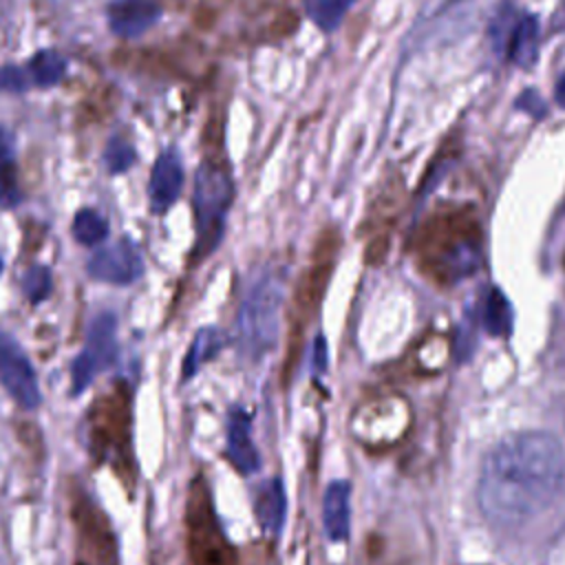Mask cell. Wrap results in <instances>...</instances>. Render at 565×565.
<instances>
[{"instance_id":"cell-9","label":"cell","mask_w":565,"mask_h":565,"mask_svg":"<svg viewBox=\"0 0 565 565\" xmlns=\"http://www.w3.org/2000/svg\"><path fill=\"white\" fill-rule=\"evenodd\" d=\"M93 278L110 285H130L143 274V258L130 238H117L99 247L86 263Z\"/></svg>"},{"instance_id":"cell-27","label":"cell","mask_w":565,"mask_h":565,"mask_svg":"<svg viewBox=\"0 0 565 565\" xmlns=\"http://www.w3.org/2000/svg\"><path fill=\"white\" fill-rule=\"evenodd\" d=\"M554 97H556L558 106H563V108H565V71L561 73V77H558V82H556V88H554Z\"/></svg>"},{"instance_id":"cell-20","label":"cell","mask_w":565,"mask_h":565,"mask_svg":"<svg viewBox=\"0 0 565 565\" xmlns=\"http://www.w3.org/2000/svg\"><path fill=\"white\" fill-rule=\"evenodd\" d=\"M355 0H305L307 18L322 31H335Z\"/></svg>"},{"instance_id":"cell-6","label":"cell","mask_w":565,"mask_h":565,"mask_svg":"<svg viewBox=\"0 0 565 565\" xmlns=\"http://www.w3.org/2000/svg\"><path fill=\"white\" fill-rule=\"evenodd\" d=\"M75 565H117V539L102 508L79 488L71 494Z\"/></svg>"},{"instance_id":"cell-5","label":"cell","mask_w":565,"mask_h":565,"mask_svg":"<svg viewBox=\"0 0 565 565\" xmlns=\"http://www.w3.org/2000/svg\"><path fill=\"white\" fill-rule=\"evenodd\" d=\"M232 199H234V185L225 168L214 163H201L194 174V190H192L199 258H207L221 245Z\"/></svg>"},{"instance_id":"cell-2","label":"cell","mask_w":565,"mask_h":565,"mask_svg":"<svg viewBox=\"0 0 565 565\" xmlns=\"http://www.w3.org/2000/svg\"><path fill=\"white\" fill-rule=\"evenodd\" d=\"M86 439L93 461L108 466L128 490L135 488L137 466L132 450V408L130 391L124 384H115L93 402L86 415Z\"/></svg>"},{"instance_id":"cell-22","label":"cell","mask_w":565,"mask_h":565,"mask_svg":"<svg viewBox=\"0 0 565 565\" xmlns=\"http://www.w3.org/2000/svg\"><path fill=\"white\" fill-rule=\"evenodd\" d=\"M73 236L82 245H99L108 236V223L97 210L82 207L73 218Z\"/></svg>"},{"instance_id":"cell-3","label":"cell","mask_w":565,"mask_h":565,"mask_svg":"<svg viewBox=\"0 0 565 565\" xmlns=\"http://www.w3.org/2000/svg\"><path fill=\"white\" fill-rule=\"evenodd\" d=\"M280 309H282V276L276 271L260 274L249 291L245 294L238 318H236V335L241 351L258 360L265 355L278 338L280 327Z\"/></svg>"},{"instance_id":"cell-12","label":"cell","mask_w":565,"mask_h":565,"mask_svg":"<svg viewBox=\"0 0 565 565\" xmlns=\"http://www.w3.org/2000/svg\"><path fill=\"white\" fill-rule=\"evenodd\" d=\"M408 426V408L404 402L391 404L384 408V415H377V408H369L364 415L360 413L353 422L355 435L364 444H388L395 441Z\"/></svg>"},{"instance_id":"cell-15","label":"cell","mask_w":565,"mask_h":565,"mask_svg":"<svg viewBox=\"0 0 565 565\" xmlns=\"http://www.w3.org/2000/svg\"><path fill=\"white\" fill-rule=\"evenodd\" d=\"M254 512L256 519L260 523V527L271 534L278 536L285 523V512H287V497H285V488L280 479H267L258 486L256 497H254Z\"/></svg>"},{"instance_id":"cell-13","label":"cell","mask_w":565,"mask_h":565,"mask_svg":"<svg viewBox=\"0 0 565 565\" xmlns=\"http://www.w3.org/2000/svg\"><path fill=\"white\" fill-rule=\"evenodd\" d=\"M227 457L241 475H252L260 466L258 450L252 441V422L243 408H232L227 417Z\"/></svg>"},{"instance_id":"cell-28","label":"cell","mask_w":565,"mask_h":565,"mask_svg":"<svg viewBox=\"0 0 565 565\" xmlns=\"http://www.w3.org/2000/svg\"><path fill=\"white\" fill-rule=\"evenodd\" d=\"M0 271H2V260H0Z\"/></svg>"},{"instance_id":"cell-17","label":"cell","mask_w":565,"mask_h":565,"mask_svg":"<svg viewBox=\"0 0 565 565\" xmlns=\"http://www.w3.org/2000/svg\"><path fill=\"white\" fill-rule=\"evenodd\" d=\"M22 201L18 185V163L13 152V137L0 128V207H15Z\"/></svg>"},{"instance_id":"cell-21","label":"cell","mask_w":565,"mask_h":565,"mask_svg":"<svg viewBox=\"0 0 565 565\" xmlns=\"http://www.w3.org/2000/svg\"><path fill=\"white\" fill-rule=\"evenodd\" d=\"M483 327L492 335H508L512 329V307L501 289H490L486 298Z\"/></svg>"},{"instance_id":"cell-10","label":"cell","mask_w":565,"mask_h":565,"mask_svg":"<svg viewBox=\"0 0 565 565\" xmlns=\"http://www.w3.org/2000/svg\"><path fill=\"white\" fill-rule=\"evenodd\" d=\"M161 0H113L106 18L108 26L119 38H139L161 18Z\"/></svg>"},{"instance_id":"cell-23","label":"cell","mask_w":565,"mask_h":565,"mask_svg":"<svg viewBox=\"0 0 565 565\" xmlns=\"http://www.w3.org/2000/svg\"><path fill=\"white\" fill-rule=\"evenodd\" d=\"M135 161V148L121 137H113L104 150V163L110 172H126Z\"/></svg>"},{"instance_id":"cell-19","label":"cell","mask_w":565,"mask_h":565,"mask_svg":"<svg viewBox=\"0 0 565 565\" xmlns=\"http://www.w3.org/2000/svg\"><path fill=\"white\" fill-rule=\"evenodd\" d=\"M221 347H223V335H221L218 329H214V327L201 329V331L194 335V340H192V344H190V349H188V353H185V360H183V377H185V380L192 377V375L201 369V364L207 362Z\"/></svg>"},{"instance_id":"cell-18","label":"cell","mask_w":565,"mask_h":565,"mask_svg":"<svg viewBox=\"0 0 565 565\" xmlns=\"http://www.w3.org/2000/svg\"><path fill=\"white\" fill-rule=\"evenodd\" d=\"M26 75L31 86H40V88H49L55 86L64 73H66V60L57 53V51H40L35 53L29 62H26Z\"/></svg>"},{"instance_id":"cell-14","label":"cell","mask_w":565,"mask_h":565,"mask_svg":"<svg viewBox=\"0 0 565 565\" xmlns=\"http://www.w3.org/2000/svg\"><path fill=\"white\" fill-rule=\"evenodd\" d=\"M351 488L347 481H331L322 497V523L331 541H344L351 527Z\"/></svg>"},{"instance_id":"cell-8","label":"cell","mask_w":565,"mask_h":565,"mask_svg":"<svg viewBox=\"0 0 565 565\" xmlns=\"http://www.w3.org/2000/svg\"><path fill=\"white\" fill-rule=\"evenodd\" d=\"M0 384L20 406L35 408L40 404L33 364L20 342L9 333H0Z\"/></svg>"},{"instance_id":"cell-16","label":"cell","mask_w":565,"mask_h":565,"mask_svg":"<svg viewBox=\"0 0 565 565\" xmlns=\"http://www.w3.org/2000/svg\"><path fill=\"white\" fill-rule=\"evenodd\" d=\"M508 57L512 64L527 68L534 64L539 53V20L536 15H521L512 22L510 35H508Z\"/></svg>"},{"instance_id":"cell-7","label":"cell","mask_w":565,"mask_h":565,"mask_svg":"<svg viewBox=\"0 0 565 565\" xmlns=\"http://www.w3.org/2000/svg\"><path fill=\"white\" fill-rule=\"evenodd\" d=\"M117 355V320L113 313H99L88 329L84 351L71 366L73 393H82L93 377L110 366Z\"/></svg>"},{"instance_id":"cell-1","label":"cell","mask_w":565,"mask_h":565,"mask_svg":"<svg viewBox=\"0 0 565 565\" xmlns=\"http://www.w3.org/2000/svg\"><path fill=\"white\" fill-rule=\"evenodd\" d=\"M563 479L565 452L552 433H512L483 457L477 503L492 527L514 530L552 505Z\"/></svg>"},{"instance_id":"cell-25","label":"cell","mask_w":565,"mask_h":565,"mask_svg":"<svg viewBox=\"0 0 565 565\" xmlns=\"http://www.w3.org/2000/svg\"><path fill=\"white\" fill-rule=\"evenodd\" d=\"M31 88L29 75L24 66H0V90L2 93H22Z\"/></svg>"},{"instance_id":"cell-4","label":"cell","mask_w":565,"mask_h":565,"mask_svg":"<svg viewBox=\"0 0 565 565\" xmlns=\"http://www.w3.org/2000/svg\"><path fill=\"white\" fill-rule=\"evenodd\" d=\"M185 543L192 565H238L212 501V490L203 475H196L185 499Z\"/></svg>"},{"instance_id":"cell-26","label":"cell","mask_w":565,"mask_h":565,"mask_svg":"<svg viewBox=\"0 0 565 565\" xmlns=\"http://www.w3.org/2000/svg\"><path fill=\"white\" fill-rule=\"evenodd\" d=\"M313 366L320 373L327 369V344H324V338H316V344H313Z\"/></svg>"},{"instance_id":"cell-11","label":"cell","mask_w":565,"mask_h":565,"mask_svg":"<svg viewBox=\"0 0 565 565\" xmlns=\"http://www.w3.org/2000/svg\"><path fill=\"white\" fill-rule=\"evenodd\" d=\"M181 188H183V166H181V159L172 150H166L154 161L150 179H148L150 210L154 214L168 212L174 205V201L179 199Z\"/></svg>"},{"instance_id":"cell-24","label":"cell","mask_w":565,"mask_h":565,"mask_svg":"<svg viewBox=\"0 0 565 565\" xmlns=\"http://www.w3.org/2000/svg\"><path fill=\"white\" fill-rule=\"evenodd\" d=\"M51 287H53V278L44 265H33L24 274V294L31 302H42L51 294Z\"/></svg>"}]
</instances>
